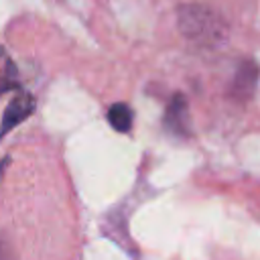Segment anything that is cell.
Returning <instances> with one entry per match:
<instances>
[{"label":"cell","mask_w":260,"mask_h":260,"mask_svg":"<svg viewBox=\"0 0 260 260\" xmlns=\"http://www.w3.org/2000/svg\"><path fill=\"white\" fill-rule=\"evenodd\" d=\"M6 162H8V158H4V160H2V162H0V173H2V171H4V167H6Z\"/></svg>","instance_id":"6"},{"label":"cell","mask_w":260,"mask_h":260,"mask_svg":"<svg viewBox=\"0 0 260 260\" xmlns=\"http://www.w3.org/2000/svg\"><path fill=\"white\" fill-rule=\"evenodd\" d=\"M108 122L118 130V132H128L132 126V110L126 104H114L108 110Z\"/></svg>","instance_id":"4"},{"label":"cell","mask_w":260,"mask_h":260,"mask_svg":"<svg viewBox=\"0 0 260 260\" xmlns=\"http://www.w3.org/2000/svg\"><path fill=\"white\" fill-rule=\"evenodd\" d=\"M238 87H246V93H250L254 89V83H256V67L254 63H246V67L238 73Z\"/></svg>","instance_id":"5"},{"label":"cell","mask_w":260,"mask_h":260,"mask_svg":"<svg viewBox=\"0 0 260 260\" xmlns=\"http://www.w3.org/2000/svg\"><path fill=\"white\" fill-rule=\"evenodd\" d=\"M165 124L175 134H187V104L183 95H175L173 102L169 104Z\"/></svg>","instance_id":"3"},{"label":"cell","mask_w":260,"mask_h":260,"mask_svg":"<svg viewBox=\"0 0 260 260\" xmlns=\"http://www.w3.org/2000/svg\"><path fill=\"white\" fill-rule=\"evenodd\" d=\"M179 24H181V30L185 32V37L199 41V43H217L225 35V28H223L221 20L217 18V14L209 12L203 6L181 8Z\"/></svg>","instance_id":"1"},{"label":"cell","mask_w":260,"mask_h":260,"mask_svg":"<svg viewBox=\"0 0 260 260\" xmlns=\"http://www.w3.org/2000/svg\"><path fill=\"white\" fill-rule=\"evenodd\" d=\"M35 110V100L30 93L26 91H20L16 98L10 100L8 108L4 110V118H2V124H0V138L14 126H18L20 122H24Z\"/></svg>","instance_id":"2"}]
</instances>
